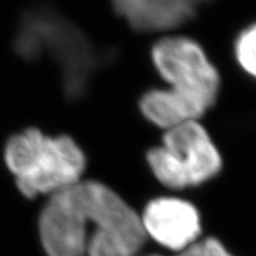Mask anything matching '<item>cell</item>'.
I'll return each mask as SVG.
<instances>
[{
    "label": "cell",
    "mask_w": 256,
    "mask_h": 256,
    "mask_svg": "<svg viewBox=\"0 0 256 256\" xmlns=\"http://www.w3.org/2000/svg\"><path fill=\"white\" fill-rule=\"evenodd\" d=\"M148 256H160V255H148Z\"/></svg>",
    "instance_id": "10"
},
{
    "label": "cell",
    "mask_w": 256,
    "mask_h": 256,
    "mask_svg": "<svg viewBox=\"0 0 256 256\" xmlns=\"http://www.w3.org/2000/svg\"><path fill=\"white\" fill-rule=\"evenodd\" d=\"M152 59L168 89L142 96L140 108L153 124L168 130L186 122H199L220 93L218 71L198 42L166 37L152 48Z\"/></svg>",
    "instance_id": "2"
},
{
    "label": "cell",
    "mask_w": 256,
    "mask_h": 256,
    "mask_svg": "<svg viewBox=\"0 0 256 256\" xmlns=\"http://www.w3.org/2000/svg\"><path fill=\"white\" fill-rule=\"evenodd\" d=\"M4 161L26 198L54 195L81 180L85 156L70 136L51 138L28 128L12 136L4 148Z\"/></svg>",
    "instance_id": "3"
},
{
    "label": "cell",
    "mask_w": 256,
    "mask_h": 256,
    "mask_svg": "<svg viewBox=\"0 0 256 256\" xmlns=\"http://www.w3.org/2000/svg\"><path fill=\"white\" fill-rule=\"evenodd\" d=\"M38 228L48 256H136L148 238L135 209L96 180L51 195Z\"/></svg>",
    "instance_id": "1"
},
{
    "label": "cell",
    "mask_w": 256,
    "mask_h": 256,
    "mask_svg": "<svg viewBox=\"0 0 256 256\" xmlns=\"http://www.w3.org/2000/svg\"><path fill=\"white\" fill-rule=\"evenodd\" d=\"M209 0H112L116 14L142 33L170 30L191 20Z\"/></svg>",
    "instance_id": "7"
},
{
    "label": "cell",
    "mask_w": 256,
    "mask_h": 256,
    "mask_svg": "<svg viewBox=\"0 0 256 256\" xmlns=\"http://www.w3.org/2000/svg\"><path fill=\"white\" fill-rule=\"evenodd\" d=\"M165 131L161 146L146 154L149 168L162 184L172 190L188 188L218 174L221 154L199 122H186Z\"/></svg>",
    "instance_id": "4"
},
{
    "label": "cell",
    "mask_w": 256,
    "mask_h": 256,
    "mask_svg": "<svg viewBox=\"0 0 256 256\" xmlns=\"http://www.w3.org/2000/svg\"><path fill=\"white\" fill-rule=\"evenodd\" d=\"M236 56L244 72L256 78V24L246 28L238 36Z\"/></svg>",
    "instance_id": "8"
},
{
    "label": "cell",
    "mask_w": 256,
    "mask_h": 256,
    "mask_svg": "<svg viewBox=\"0 0 256 256\" xmlns=\"http://www.w3.org/2000/svg\"><path fill=\"white\" fill-rule=\"evenodd\" d=\"M176 256H234L229 250L216 238H206L202 242H196L178 252Z\"/></svg>",
    "instance_id": "9"
},
{
    "label": "cell",
    "mask_w": 256,
    "mask_h": 256,
    "mask_svg": "<svg viewBox=\"0 0 256 256\" xmlns=\"http://www.w3.org/2000/svg\"><path fill=\"white\" fill-rule=\"evenodd\" d=\"M142 222L146 236L166 248L180 252L196 243L202 232L195 206L176 198H160L145 206Z\"/></svg>",
    "instance_id": "6"
},
{
    "label": "cell",
    "mask_w": 256,
    "mask_h": 256,
    "mask_svg": "<svg viewBox=\"0 0 256 256\" xmlns=\"http://www.w3.org/2000/svg\"><path fill=\"white\" fill-rule=\"evenodd\" d=\"M17 50L26 58L48 50L66 70L68 90L82 89L93 66V50L78 28L48 8L28 12L17 37Z\"/></svg>",
    "instance_id": "5"
}]
</instances>
